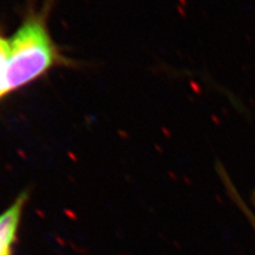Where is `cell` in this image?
I'll use <instances>...</instances> for the list:
<instances>
[{"label":"cell","instance_id":"obj_3","mask_svg":"<svg viewBox=\"0 0 255 255\" xmlns=\"http://www.w3.org/2000/svg\"><path fill=\"white\" fill-rule=\"evenodd\" d=\"M11 57L10 38L0 34V99L5 97L11 93L9 82H7V74H9Z\"/></svg>","mask_w":255,"mask_h":255},{"label":"cell","instance_id":"obj_1","mask_svg":"<svg viewBox=\"0 0 255 255\" xmlns=\"http://www.w3.org/2000/svg\"><path fill=\"white\" fill-rule=\"evenodd\" d=\"M49 11V3L41 10H31L10 37L7 82L11 93L35 81L54 66L67 64L48 29Z\"/></svg>","mask_w":255,"mask_h":255},{"label":"cell","instance_id":"obj_2","mask_svg":"<svg viewBox=\"0 0 255 255\" xmlns=\"http://www.w3.org/2000/svg\"><path fill=\"white\" fill-rule=\"evenodd\" d=\"M27 199V191H23L10 207L0 214V255L13 254Z\"/></svg>","mask_w":255,"mask_h":255}]
</instances>
